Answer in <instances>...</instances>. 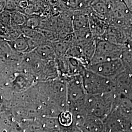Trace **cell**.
<instances>
[{
  "label": "cell",
  "mask_w": 132,
  "mask_h": 132,
  "mask_svg": "<svg viewBox=\"0 0 132 132\" xmlns=\"http://www.w3.org/2000/svg\"><path fill=\"white\" fill-rule=\"evenodd\" d=\"M123 46H118L101 39L95 38L94 53L89 64H97L120 58Z\"/></svg>",
  "instance_id": "4"
},
{
  "label": "cell",
  "mask_w": 132,
  "mask_h": 132,
  "mask_svg": "<svg viewBox=\"0 0 132 132\" xmlns=\"http://www.w3.org/2000/svg\"><path fill=\"white\" fill-rule=\"evenodd\" d=\"M129 36V34L122 28L109 26L106 32L99 39L116 45L123 46L126 42Z\"/></svg>",
  "instance_id": "7"
},
{
  "label": "cell",
  "mask_w": 132,
  "mask_h": 132,
  "mask_svg": "<svg viewBox=\"0 0 132 132\" xmlns=\"http://www.w3.org/2000/svg\"><path fill=\"white\" fill-rule=\"evenodd\" d=\"M76 126L82 132H105L103 121L98 118L87 115L74 118Z\"/></svg>",
  "instance_id": "6"
},
{
  "label": "cell",
  "mask_w": 132,
  "mask_h": 132,
  "mask_svg": "<svg viewBox=\"0 0 132 132\" xmlns=\"http://www.w3.org/2000/svg\"><path fill=\"white\" fill-rule=\"evenodd\" d=\"M14 24L17 25H22L26 22V18L25 16L19 12H15L13 15Z\"/></svg>",
  "instance_id": "10"
},
{
  "label": "cell",
  "mask_w": 132,
  "mask_h": 132,
  "mask_svg": "<svg viewBox=\"0 0 132 132\" xmlns=\"http://www.w3.org/2000/svg\"><path fill=\"white\" fill-rule=\"evenodd\" d=\"M38 52L40 55L43 56L45 58H48L52 54V51L50 47H44L39 48Z\"/></svg>",
  "instance_id": "11"
},
{
  "label": "cell",
  "mask_w": 132,
  "mask_h": 132,
  "mask_svg": "<svg viewBox=\"0 0 132 132\" xmlns=\"http://www.w3.org/2000/svg\"><path fill=\"white\" fill-rule=\"evenodd\" d=\"M89 28L91 34L94 38H101L108 28V23L100 19L92 12L89 15Z\"/></svg>",
  "instance_id": "8"
},
{
  "label": "cell",
  "mask_w": 132,
  "mask_h": 132,
  "mask_svg": "<svg viewBox=\"0 0 132 132\" xmlns=\"http://www.w3.org/2000/svg\"><path fill=\"white\" fill-rule=\"evenodd\" d=\"M59 121L62 126L70 127L74 121V118L70 112L68 110L64 111L59 116Z\"/></svg>",
  "instance_id": "9"
},
{
  "label": "cell",
  "mask_w": 132,
  "mask_h": 132,
  "mask_svg": "<svg viewBox=\"0 0 132 132\" xmlns=\"http://www.w3.org/2000/svg\"><path fill=\"white\" fill-rule=\"evenodd\" d=\"M66 95L68 111L73 117L82 113L87 94L80 75L71 76L67 81Z\"/></svg>",
  "instance_id": "1"
},
{
  "label": "cell",
  "mask_w": 132,
  "mask_h": 132,
  "mask_svg": "<svg viewBox=\"0 0 132 132\" xmlns=\"http://www.w3.org/2000/svg\"><path fill=\"white\" fill-rule=\"evenodd\" d=\"M86 68L98 75L113 79H115L125 71L120 58L97 64H89Z\"/></svg>",
  "instance_id": "5"
},
{
  "label": "cell",
  "mask_w": 132,
  "mask_h": 132,
  "mask_svg": "<svg viewBox=\"0 0 132 132\" xmlns=\"http://www.w3.org/2000/svg\"><path fill=\"white\" fill-rule=\"evenodd\" d=\"M81 76L87 95L110 93L114 92L116 89L115 79L100 76L86 68Z\"/></svg>",
  "instance_id": "3"
},
{
  "label": "cell",
  "mask_w": 132,
  "mask_h": 132,
  "mask_svg": "<svg viewBox=\"0 0 132 132\" xmlns=\"http://www.w3.org/2000/svg\"><path fill=\"white\" fill-rule=\"evenodd\" d=\"M115 98L114 92L103 94L87 95L84 107L85 114L103 121L113 109Z\"/></svg>",
  "instance_id": "2"
},
{
  "label": "cell",
  "mask_w": 132,
  "mask_h": 132,
  "mask_svg": "<svg viewBox=\"0 0 132 132\" xmlns=\"http://www.w3.org/2000/svg\"><path fill=\"white\" fill-rule=\"evenodd\" d=\"M16 47L18 50L21 51H23L24 50H26V48L28 47L27 43L26 42L24 39L23 37H21V38L17 40V42L16 43Z\"/></svg>",
  "instance_id": "12"
},
{
  "label": "cell",
  "mask_w": 132,
  "mask_h": 132,
  "mask_svg": "<svg viewBox=\"0 0 132 132\" xmlns=\"http://www.w3.org/2000/svg\"><path fill=\"white\" fill-rule=\"evenodd\" d=\"M20 5L22 8L26 9L28 6V3L27 1H22L20 3Z\"/></svg>",
  "instance_id": "13"
}]
</instances>
